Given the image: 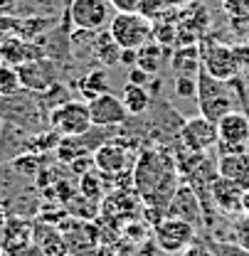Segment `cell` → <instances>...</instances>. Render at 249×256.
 <instances>
[{
    "instance_id": "obj_7",
    "label": "cell",
    "mask_w": 249,
    "mask_h": 256,
    "mask_svg": "<svg viewBox=\"0 0 249 256\" xmlns=\"http://www.w3.org/2000/svg\"><path fill=\"white\" fill-rule=\"evenodd\" d=\"M217 150L219 153H239L249 150V114L234 108L217 121Z\"/></svg>"
},
{
    "instance_id": "obj_13",
    "label": "cell",
    "mask_w": 249,
    "mask_h": 256,
    "mask_svg": "<svg viewBox=\"0 0 249 256\" xmlns=\"http://www.w3.org/2000/svg\"><path fill=\"white\" fill-rule=\"evenodd\" d=\"M165 214L168 217H180V220L197 226L202 222V202H200L197 192L190 185H178V190L173 192V197L165 207Z\"/></svg>"
},
{
    "instance_id": "obj_11",
    "label": "cell",
    "mask_w": 249,
    "mask_h": 256,
    "mask_svg": "<svg viewBox=\"0 0 249 256\" xmlns=\"http://www.w3.org/2000/svg\"><path fill=\"white\" fill-rule=\"evenodd\" d=\"M89 106V116H92L94 126H104V128H119L128 121V111H126L121 96L111 94V92H104V94L94 96L87 101Z\"/></svg>"
},
{
    "instance_id": "obj_32",
    "label": "cell",
    "mask_w": 249,
    "mask_h": 256,
    "mask_svg": "<svg viewBox=\"0 0 249 256\" xmlns=\"http://www.w3.org/2000/svg\"><path fill=\"white\" fill-rule=\"evenodd\" d=\"M180 256H217V254L210 252V249L202 246V244H190L185 252H180Z\"/></svg>"
},
{
    "instance_id": "obj_15",
    "label": "cell",
    "mask_w": 249,
    "mask_h": 256,
    "mask_svg": "<svg viewBox=\"0 0 249 256\" xmlns=\"http://www.w3.org/2000/svg\"><path fill=\"white\" fill-rule=\"evenodd\" d=\"M217 172L222 178L237 182L242 190H249V150L239 153H219Z\"/></svg>"
},
{
    "instance_id": "obj_8",
    "label": "cell",
    "mask_w": 249,
    "mask_h": 256,
    "mask_svg": "<svg viewBox=\"0 0 249 256\" xmlns=\"http://www.w3.org/2000/svg\"><path fill=\"white\" fill-rule=\"evenodd\" d=\"M69 22L77 30H101L106 28V22H111V2L109 0H72Z\"/></svg>"
},
{
    "instance_id": "obj_1",
    "label": "cell",
    "mask_w": 249,
    "mask_h": 256,
    "mask_svg": "<svg viewBox=\"0 0 249 256\" xmlns=\"http://www.w3.org/2000/svg\"><path fill=\"white\" fill-rule=\"evenodd\" d=\"M178 170L173 156L163 150H143L133 162V190L148 214L165 217V207L178 190Z\"/></svg>"
},
{
    "instance_id": "obj_35",
    "label": "cell",
    "mask_w": 249,
    "mask_h": 256,
    "mask_svg": "<svg viewBox=\"0 0 249 256\" xmlns=\"http://www.w3.org/2000/svg\"><path fill=\"white\" fill-rule=\"evenodd\" d=\"M114 10H138L141 0H109Z\"/></svg>"
},
{
    "instance_id": "obj_5",
    "label": "cell",
    "mask_w": 249,
    "mask_h": 256,
    "mask_svg": "<svg viewBox=\"0 0 249 256\" xmlns=\"http://www.w3.org/2000/svg\"><path fill=\"white\" fill-rule=\"evenodd\" d=\"M50 128L62 136V138H74V136H84L94 126L92 116H89V106L87 101H74L67 98L62 104H57L50 111Z\"/></svg>"
},
{
    "instance_id": "obj_16",
    "label": "cell",
    "mask_w": 249,
    "mask_h": 256,
    "mask_svg": "<svg viewBox=\"0 0 249 256\" xmlns=\"http://www.w3.org/2000/svg\"><path fill=\"white\" fill-rule=\"evenodd\" d=\"M32 242L45 252V256H69L64 234L60 224H45L37 222L32 226Z\"/></svg>"
},
{
    "instance_id": "obj_29",
    "label": "cell",
    "mask_w": 249,
    "mask_h": 256,
    "mask_svg": "<svg viewBox=\"0 0 249 256\" xmlns=\"http://www.w3.org/2000/svg\"><path fill=\"white\" fill-rule=\"evenodd\" d=\"M126 79H128V84H138V86H148L153 82V76L146 69H141V66H131L128 74H126Z\"/></svg>"
},
{
    "instance_id": "obj_21",
    "label": "cell",
    "mask_w": 249,
    "mask_h": 256,
    "mask_svg": "<svg viewBox=\"0 0 249 256\" xmlns=\"http://www.w3.org/2000/svg\"><path fill=\"white\" fill-rule=\"evenodd\" d=\"M170 66L175 74H197L200 72V47L197 44H183L173 52Z\"/></svg>"
},
{
    "instance_id": "obj_27",
    "label": "cell",
    "mask_w": 249,
    "mask_h": 256,
    "mask_svg": "<svg viewBox=\"0 0 249 256\" xmlns=\"http://www.w3.org/2000/svg\"><path fill=\"white\" fill-rule=\"evenodd\" d=\"M222 10L234 25L249 20V0H222Z\"/></svg>"
},
{
    "instance_id": "obj_20",
    "label": "cell",
    "mask_w": 249,
    "mask_h": 256,
    "mask_svg": "<svg viewBox=\"0 0 249 256\" xmlns=\"http://www.w3.org/2000/svg\"><path fill=\"white\" fill-rule=\"evenodd\" d=\"M121 52L124 50L111 37V32H96V37H94V54H96V60L101 64H106V66L119 64L121 62Z\"/></svg>"
},
{
    "instance_id": "obj_4",
    "label": "cell",
    "mask_w": 249,
    "mask_h": 256,
    "mask_svg": "<svg viewBox=\"0 0 249 256\" xmlns=\"http://www.w3.org/2000/svg\"><path fill=\"white\" fill-rule=\"evenodd\" d=\"M197 47H200V69H205L207 74L224 79V82L242 76V69L234 54V44H227L217 37H202Z\"/></svg>"
},
{
    "instance_id": "obj_9",
    "label": "cell",
    "mask_w": 249,
    "mask_h": 256,
    "mask_svg": "<svg viewBox=\"0 0 249 256\" xmlns=\"http://www.w3.org/2000/svg\"><path fill=\"white\" fill-rule=\"evenodd\" d=\"M69 256H92L99 249V226L87 220H67L60 224Z\"/></svg>"
},
{
    "instance_id": "obj_17",
    "label": "cell",
    "mask_w": 249,
    "mask_h": 256,
    "mask_svg": "<svg viewBox=\"0 0 249 256\" xmlns=\"http://www.w3.org/2000/svg\"><path fill=\"white\" fill-rule=\"evenodd\" d=\"M32 242V224H28L25 220H8L3 224V252L5 254H13L23 246H28Z\"/></svg>"
},
{
    "instance_id": "obj_26",
    "label": "cell",
    "mask_w": 249,
    "mask_h": 256,
    "mask_svg": "<svg viewBox=\"0 0 249 256\" xmlns=\"http://www.w3.org/2000/svg\"><path fill=\"white\" fill-rule=\"evenodd\" d=\"M20 86H23V82H20L18 69H13V66H8V64H0V94L3 96L18 94Z\"/></svg>"
},
{
    "instance_id": "obj_19",
    "label": "cell",
    "mask_w": 249,
    "mask_h": 256,
    "mask_svg": "<svg viewBox=\"0 0 249 256\" xmlns=\"http://www.w3.org/2000/svg\"><path fill=\"white\" fill-rule=\"evenodd\" d=\"M165 44H160L156 40H151V42H146L141 50H138V57H136V66H141V69H146L151 76H156L158 72H160V66H163V60H165Z\"/></svg>"
},
{
    "instance_id": "obj_37",
    "label": "cell",
    "mask_w": 249,
    "mask_h": 256,
    "mask_svg": "<svg viewBox=\"0 0 249 256\" xmlns=\"http://www.w3.org/2000/svg\"><path fill=\"white\" fill-rule=\"evenodd\" d=\"M0 8H8L10 10L13 8V0H0Z\"/></svg>"
},
{
    "instance_id": "obj_36",
    "label": "cell",
    "mask_w": 249,
    "mask_h": 256,
    "mask_svg": "<svg viewBox=\"0 0 249 256\" xmlns=\"http://www.w3.org/2000/svg\"><path fill=\"white\" fill-rule=\"evenodd\" d=\"M242 212L249 214V190H244V200H242Z\"/></svg>"
},
{
    "instance_id": "obj_22",
    "label": "cell",
    "mask_w": 249,
    "mask_h": 256,
    "mask_svg": "<svg viewBox=\"0 0 249 256\" xmlns=\"http://www.w3.org/2000/svg\"><path fill=\"white\" fill-rule=\"evenodd\" d=\"M121 101H124L126 111L131 116H141L148 111L151 106V94H148V86H138V84H128L126 82L124 92H121Z\"/></svg>"
},
{
    "instance_id": "obj_28",
    "label": "cell",
    "mask_w": 249,
    "mask_h": 256,
    "mask_svg": "<svg viewBox=\"0 0 249 256\" xmlns=\"http://www.w3.org/2000/svg\"><path fill=\"white\" fill-rule=\"evenodd\" d=\"M232 234H234V242L239 244V249H242V252H249V214L247 212H242V214L237 217Z\"/></svg>"
},
{
    "instance_id": "obj_18",
    "label": "cell",
    "mask_w": 249,
    "mask_h": 256,
    "mask_svg": "<svg viewBox=\"0 0 249 256\" xmlns=\"http://www.w3.org/2000/svg\"><path fill=\"white\" fill-rule=\"evenodd\" d=\"M45 69H50L47 62H28L23 64L20 69H18V74H20V82H23V86H28L30 92H45L47 86H52V74L47 72L45 74Z\"/></svg>"
},
{
    "instance_id": "obj_30",
    "label": "cell",
    "mask_w": 249,
    "mask_h": 256,
    "mask_svg": "<svg viewBox=\"0 0 249 256\" xmlns=\"http://www.w3.org/2000/svg\"><path fill=\"white\" fill-rule=\"evenodd\" d=\"M234 54H237V62H239V69H242V74H249V42H239V44H234Z\"/></svg>"
},
{
    "instance_id": "obj_6",
    "label": "cell",
    "mask_w": 249,
    "mask_h": 256,
    "mask_svg": "<svg viewBox=\"0 0 249 256\" xmlns=\"http://www.w3.org/2000/svg\"><path fill=\"white\" fill-rule=\"evenodd\" d=\"M195 224L185 222L180 217H160L153 224V239H156L158 249L165 254H180L185 252L190 244H195Z\"/></svg>"
},
{
    "instance_id": "obj_38",
    "label": "cell",
    "mask_w": 249,
    "mask_h": 256,
    "mask_svg": "<svg viewBox=\"0 0 249 256\" xmlns=\"http://www.w3.org/2000/svg\"><path fill=\"white\" fill-rule=\"evenodd\" d=\"M0 256H8V254H5V252H0Z\"/></svg>"
},
{
    "instance_id": "obj_34",
    "label": "cell",
    "mask_w": 249,
    "mask_h": 256,
    "mask_svg": "<svg viewBox=\"0 0 249 256\" xmlns=\"http://www.w3.org/2000/svg\"><path fill=\"white\" fill-rule=\"evenodd\" d=\"M8 256H45V252L35 242H30L28 246H23V249H18V252H13V254H8Z\"/></svg>"
},
{
    "instance_id": "obj_33",
    "label": "cell",
    "mask_w": 249,
    "mask_h": 256,
    "mask_svg": "<svg viewBox=\"0 0 249 256\" xmlns=\"http://www.w3.org/2000/svg\"><path fill=\"white\" fill-rule=\"evenodd\" d=\"M195 0H163V5H165V10H168V15L173 18L178 10H183V8H187V5H192Z\"/></svg>"
},
{
    "instance_id": "obj_14",
    "label": "cell",
    "mask_w": 249,
    "mask_h": 256,
    "mask_svg": "<svg viewBox=\"0 0 249 256\" xmlns=\"http://www.w3.org/2000/svg\"><path fill=\"white\" fill-rule=\"evenodd\" d=\"M242 200H244V190L217 172V178L210 185V202L224 214H242Z\"/></svg>"
},
{
    "instance_id": "obj_3",
    "label": "cell",
    "mask_w": 249,
    "mask_h": 256,
    "mask_svg": "<svg viewBox=\"0 0 249 256\" xmlns=\"http://www.w3.org/2000/svg\"><path fill=\"white\" fill-rule=\"evenodd\" d=\"M109 32L121 50H141L153 40V20L138 10H116L109 22Z\"/></svg>"
},
{
    "instance_id": "obj_31",
    "label": "cell",
    "mask_w": 249,
    "mask_h": 256,
    "mask_svg": "<svg viewBox=\"0 0 249 256\" xmlns=\"http://www.w3.org/2000/svg\"><path fill=\"white\" fill-rule=\"evenodd\" d=\"M35 158H37V156H18L13 165H15L18 170H28V172H35V170H37V160H35Z\"/></svg>"
},
{
    "instance_id": "obj_2",
    "label": "cell",
    "mask_w": 249,
    "mask_h": 256,
    "mask_svg": "<svg viewBox=\"0 0 249 256\" xmlns=\"http://www.w3.org/2000/svg\"><path fill=\"white\" fill-rule=\"evenodd\" d=\"M242 94H244L242 76L224 82V79L207 74L205 69L197 72V98H195V104H197L200 116H205L207 121L217 124L224 114L234 111L237 104L242 101Z\"/></svg>"
},
{
    "instance_id": "obj_12",
    "label": "cell",
    "mask_w": 249,
    "mask_h": 256,
    "mask_svg": "<svg viewBox=\"0 0 249 256\" xmlns=\"http://www.w3.org/2000/svg\"><path fill=\"white\" fill-rule=\"evenodd\" d=\"M178 140L197 150V153H205L210 150L212 146H217V124L207 121L205 116H192V118H185L183 126H180V136Z\"/></svg>"
},
{
    "instance_id": "obj_23",
    "label": "cell",
    "mask_w": 249,
    "mask_h": 256,
    "mask_svg": "<svg viewBox=\"0 0 249 256\" xmlns=\"http://www.w3.org/2000/svg\"><path fill=\"white\" fill-rule=\"evenodd\" d=\"M106 175L104 172H84L82 175V180H79V190H82V197H87V200H92V202H99V200H104L106 197V180H104Z\"/></svg>"
},
{
    "instance_id": "obj_24",
    "label": "cell",
    "mask_w": 249,
    "mask_h": 256,
    "mask_svg": "<svg viewBox=\"0 0 249 256\" xmlns=\"http://www.w3.org/2000/svg\"><path fill=\"white\" fill-rule=\"evenodd\" d=\"M79 89H82V96H84L87 101L94 98V96L104 94V92H109V76H106V72H104V69H94V72H89V74L82 79Z\"/></svg>"
},
{
    "instance_id": "obj_10",
    "label": "cell",
    "mask_w": 249,
    "mask_h": 256,
    "mask_svg": "<svg viewBox=\"0 0 249 256\" xmlns=\"http://www.w3.org/2000/svg\"><path fill=\"white\" fill-rule=\"evenodd\" d=\"M94 156V168L104 175H121V172H128L133 170V153L126 148V143L121 140H104L96 150L92 153Z\"/></svg>"
},
{
    "instance_id": "obj_25",
    "label": "cell",
    "mask_w": 249,
    "mask_h": 256,
    "mask_svg": "<svg viewBox=\"0 0 249 256\" xmlns=\"http://www.w3.org/2000/svg\"><path fill=\"white\" fill-rule=\"evenodd\" d=\"M173 94L175 98H197V74H175Z\"/></svg>"
}]
</instances>
